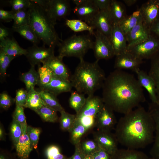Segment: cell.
<instances>
[{
	"instance_id": "obj_33",
	"label": "cell",
	"mask_w": 159,
	"mask_h": 159,
	"mask_svg": "<svg viewBox=\"0 0 159 159\" xmlns=\"http://www.w3.org/2000/svg\"><path fill=\"white\" fill-rule=\"evenodd\" d=\"M148 74L155 83L159 103V52L151 59L150 67Z\"/></svg>"
},
{
	"instance_id": "obj_51",
	"label": "cell",
	"mask_w": 159,
	"mask_h": 159,
	"mask_svg": "<svg viewBox=\"0 0 159 159\" xmlns=\"http://www.w3.org/2000/svg\"><path fill=\"white\" fill-rule=\"evenodd\" d=\"M11 29L7 28L1 23L0 25V42L6 39L11 37Z\"/></svg>"
},
{
	"instance_id": "obj_42",
	"label": "cell",
	"mask_w": 159,
	"mask_h": 159,
	"mask_svg": "<svg viewBox=\"0 0 159 159\" xmlns=\"http://www.w3.org/2000/svg\"><path fill=\"white\" fill-rule=\"evenodd\" d=\"M15 58L6 54L0 50V74L2 77H4L6 76L7 68Z\"/></svg>"
},
{
	"instance_id": "obj_14",
	"label": "cell",
	"mask_w": 159,
	"mask_h": 159,
	"mask_svg": "<svg viewBox=\"0 0 159 159\" xmlns=\"http://www.w3.org/2000/svg\"><path fill=\"white\" fill-rule=\"evenodd\" d=\"M139 9L143 23L149 29L159 16V0H148L143 4Z\"/></svg>"
},
{
	"instance_id": "obj_34",
	"label": "cell",
	"mask_w": 159,
	"mask_h": 159,
	"mask_svg": "<svg viewBox=\"0 0 159 159\" xmlns=\"http://www.w3.org/2000/svg\"><path fill=\"white\" fill-rule=\"evenodd\" d=\"M38 92L47 105L60 112L64 110L56 96L54 94L47 90L42 89Z\"/></svg>"
},
{
	"instance_id": "obj_15",
	"label": "cell",
	"mask_w": 159,
	"mask_h": 159,
	"mask_svg": "<svg viewBox=\"0 0 159 159\" xmlns=\"http://www.w3.org/2000/svg\"><path fill=\"white\" fill-rule=\"evenodd\" d=\"M90 25L110 40L113 24L110 16L109 9L100 11Z\"/></svg>"
},
{
	"instance_id": "obj_40",
	"label": "cell",
	"mask_w": 159,
	"mask_h": 159,
	"mask_svg": "<svg viewBox=\"0 0 159 159\" xmlns=\"http://www.w3.org/2000/svg\"><path fill=\"white\" fill-rule=\"evenodd\" d=\"M80 147L81 150L85 155H92L101 148L94 139L81 142Z\"/></svg>"
},
{
	"instance_id": "obj_55",
	"label": "cell",
	"mask_w": 159,
	"mask_h": 159,
	"mask_svg": "<svg viewBox=\"0 0 159 159\" xmlns=\"http://www.w3.org/2000/svg\"><path fill=\"white\" fill-rule=\"evenodd\" d=\"M125 4L128 6H131L135 4L137 1V0H123Z\"/></svg>"
},
{
	"instance_id": "obj_10",
	"label": "cell",
	"mask_w": 159,
	"mask_h": 159,
	"mask_svg": "<svg viewBox=\"0 0 159 159\" xmlns=\"http://www.w3.org/2000/svg\"><path fill=\"white\" fill-rule=\"evenodd\" d=\"M75 5L74 13L81 20L89 25L100 11L92 0H73Z\"/></svg>"
},
{
	"instance_id": "obj_47",
	"label": "cell",
	"mask_w": 159,
	"mask_h": 159,
	"mask_svg": "<svg viewBox=\"0 0 159 159\" xmlns=\"http://www.w3.org/2000/svg\"><path fill=\"white\" fill-rule=\"evenodd\" d=\"M15 102V99L12 98L7 93L3 92L0 95V106L1 107L7 110Z\"/></svg>"
},
{
	"instance_id": "obj_17",
	"label": "cell",
	"mask_w": 159,
	"mask_h": 159,
	"mask_svg": "<svg viewBox=\"0 0 159 159\" xmlns=\"http://www.w3.org/2000/svg\"><path fill=\"white\" fill-rule=\"evenodd\" d=\"M148 111L155 123V132L153 144L150 151L151 158L159 159V104L151 102Z\"/></svg>"
},
{
	"instance_id": "obj_57",
	"label": "cell",
	"mask_w": 159,
	"mask_h": 159,
	"mask_svg": "<svg viewBox=\"0 0 159 159\" xmlns=\"http://www.w3.org/2000/svg\"><path fill=\"white\" fill-rule=\"evenodd\" d=\"M0 159H10L6 155L1 154L0 155Z\"/></svg>"
},
{
	"instance_id": "obj_37",
	"label": "cell",
	"mask_w": 159,
	"mask_h": 159,
	"mask_svg": "<svg viewBox=\"0 0 159 159\" xmlns=\"http://www.w3.org/2000/svg\"><path fill=\"white\" fill-rule=\"evenodd\" d=\"M13 20L14 23L12 27L17 28L28 24L29 22V9L14 12Z\"/></svg>"
},
{
	"instance_id": "obj_50",
	"label": "cell",
	"mask_w": 159,
	"mask_h": 159,
	"mask_svg": "<svg viewBox=\"0 0 159 159\" xmlns=\"http://www.w3.org/2000/svg\"><path fill=\"white\" fill-rule=\"evenodd\" d=\"M112 0H92L93 2L100 11L108 10Z\"/></svg>"
},
{
	"instance_id": "obj_45",
	"label": "cell",
	"mask_w": 159,
	"mask_h": 159,
	"mask_svg": "<svg viewBox=\"0 0 159 159\" xmlns=\"http://www.w3.org/2000/svg\"><path fill=\"white\" fill-rule=\"evenodd\" d=\"M47 159H63L65 157L62 154L59 148L56 145L49 146L45 151Z\"/></svg>"
},
{
	"instance_id": "obj_19",
	"label": "cell",
	"mask_w": 159,
	"mask_h": 159,
	"mask_svg": "<svg viewBox=\"0 0 159 159\" xmlns=\"http://www.w3.org/2000/svg\"><path fill=\"white\" fill-rule=\"evenodd\" d=\"M150 35V29L145 26L142 21L126 34L127 47L144 41Z\"/></svg>"
},
{
	"instance_id": "obj_5",
	"label": "cell",
	"mask_w": 159,
	"mask_h": 159,
	"mask_svg": "<svg viewBox=\"0 0 159 159\" xmlns=\"http://www.w3.org/2000/svg\"><path fill=\"white\" fill-rule=\"evenodd\" d=\"M93 42L88 35H74L60 43L58 56L62 59L64 57L84 59L87 51L92 49Z\"/></svg>"
},
{
	"instance_id": "obj_52",
	"label": "cell",
	"mask_w": 159,
	"mask_h": 159,
	"mask_svg": "<svg viewBox=\"0 0 159 159\" xmlns=\"http://www.w3.org/2000/svg\"><path fill=\"white\" fill-rule=\"evenodd\" d=\"M92 155L94 159H111V155L102 148Z\"/></svg>"
},
{
	"instance_id": "obj_24",
	"label": "cell",
	"mask_w": 159,
	"mask_h": 159,
	"mask_svg": "<svg viewBox=\"0 0 159 159\" xmlns=\"http://www.w3.org/2000/svg\"><path fill=\"white\" fill-rule=\"evenodd\" d=\"M0 50L6 54L15 57L22 55L25 56L27 53V49L21 47L13 37L0 42Z\"/></svg>"
},
{
	"instance_id": "obj_56",
	"label": "cell",
	"mask_w": 159,
	"mask_h": 159,
	"mask_svg": "<svg viewBox=\"0 0 159 159\" xmlns=\"http://www.w3.org/2000/svg\"><path fill=\"white\" fill-rule=\"evenodd\" d=\"M4 137V132L1 126L0 127V139L1 140L3 139Z\"/></svg>"
},
{
	"instance_id": "obj_9",
	"label": "cell",
	"mask_w": 159,
	"mask_h": 159,
	"mask_svg": "<svg viewBox=\"0 0 159 159\" xmlns=\"http://www.w3.org/2000/svg\"><path fill=\"white\" fill-rule=\"evenodd\" d=\"M95 40L92 49L97 60L108 59L115 55L114 51L110 39L99 31H94Z\"/></svg>"
},
{
	"instance_id": "obj_60",
	"label": "cell",
	"mask_w": 159,
	"mask_h": 159,
	"mask_svg": "<svg viewBox=\"0 0 159 159\" xmlns=\"http://www.w3.org/2000/svg\"><path fill=\"white\" fill-rule=\"evenodd\" d=\"M63 159H69V158H65V157Z\"/></svg>"
},
{
	"instance_id": "obj_30",
	"label": "cell",
	"mask_w": 159,
	"mask_h": 159,
	"mask_svg": "<svg viewBox=\"0 0 159 159\" xmlns=\"http://www.w3.org/2000/svg\"><path fill=\"white\" fill-rule=\"evenodd\" d=\"M14 32L18 33L25 39L32 42L33 45H37L40 41L29 24L17 28H13Z\"/></svg>"
},
{
	"instance_id": "obj_2",
	"label": "cell",
	"mask_w": 159,
	"mask_h": 159,
	"mask_svg": "<svg viewBox=\"0 0 159 159\" xmlns=\"http://www.w3.org/2000/svg\"><path fill=\"white\" fill-rule=\"evenodd\" d=\"M154 120L148 110L139 105L119 120L115 135L118 143L127 148L138 150L153 143Z\"/></svg>"
},
{
	"instance_id": "obj_41",
	"label": "cell",
	"mask_w": 159,
	"mask_h": 159,
	"mask_svg": "<svg viewBox=\"0 0 159 159\" xmlns=\"http://www.w3.org/2000/svg\"><path fill=\"white\" fill-rule=\"evenodd\" d=\"M10 130L11 138L15 146L22 134V125L19 122L13 119L10 126Z\"/></svg>"
},
{
	"instance_id": "obj_13",
	"label": "cell",
	"mask_w": 159,
	"mask_h": 159,
	"mask_svg": "<svg viewBox=\"0 0 159 159\" xmlns=\"http://www.w3.org/2000/svg\"><path fill=\"white\" fill-rule=\"evenodd\" d=\"M93 138L100 147L110 155L118 148L117 139L111 131L98 130L93 134Z\"/></svg>"
},
{
	"instance_id": "obj_6",
	"label": "cell",
	"mask_w": 159,
	"mask_h": 159,
	"mask_svg": "<svg viewBox=\"0 0 159 159\" xmlns=\"http://www.w3.org/2000/svg\"><path fill=\"white\" fill-rule=\"evenodd\" d=\"M104 105L102 97L94 95L87 96L84 106L76 114V120L88 130L95 125L97 115Z\"/></svg>"
},
{
	"instance_id": "obj_27",
	"label": "cell",
	"mask_w": 159,
	"mask_h": 159,
	"mask_svg": "<svg viewBox=\"0 0 159 159\" xmlns=\"http://www.w3.org/2000/svg\"><path fill=\"white\" fill-rule=\"evenodd\" d=\"M142 21V16L139 9L134 11L130 15L127 16L118 25L126 34Z\"/></svg>"
},
{
	"instance_id": "obj_54",
	"label": "cell",
	"mask_w": 159,
	"mask_h": 159,
	"mask_svg": "<svg viewBox=\"0 0 159 159\" xmlns=\"http://www.w3.org/2000/svg\"><path fill=\"white\" fill-rule=\"evenodd\" d=\"M150 34L159 39V16L150 28Z\"/></svg>"
},
{
	"instance_id": "obj_4",
	"label": "cell",
	"mask_w": 159,
	"mask_h": 159,
	"mask_svg": "<svg viewBox=\"0 0 159 159\" xmlns=\"http://www.w3.org/2000/svg\"><path fill=\"white\" fill-rule=\"evenodd\" d=\"M31 1L29 24L44 45L54 48L58 47L62 40L55 28L57 22L52 18L45 9L33 0Z\"/></svg>"
},
{
	"instance_id": "obj_26",
	"label": "cell",
	"mask_w": 159,
	"mask_h": 159,
	"mask_svg": "<svg viewBox=\"0 0 159 159\" xmlns=\"http://www.w3.org/2000/svg\"><path fill=\"white\" fill-rule=\"evenodd\" d=\"M111 156V159H148V158L142 151L127 148L118 149Z\"/></svg>"
},
{
	"instance_id": "obj_22",
	"label": "cell",
	"mask_w": 159,
	"mask_h": 159,
	"mask_svg": "<svg viewBox=\"0 0 159 159\" xmlns=\"http://www.w3.org/2000/svg\"><path fill=\"white\" fill-rule=\"evenodd\" d=\"M135 72L137 74V79L140 85L148 92L151 102L159 104L155 85L151 77L146 72L140 69Z\"/></svg>"
},
{
	"instance_id": "obj_11",
	"label": "cell",
	"mask_w": 159,
	"mask_h": 159,
	"mask_svg": "<svg viewBox=\"0 0 159 159\" xmlns=\"http://www.w3.org/2000/svg\"><path fill=\"white\" fill-rule=\"evenodd\" d=\"M54 48L33 45L27 49L25 56L31 66L42 64L54 57Z\"/></svg>"
},
{
	"instance_id": "obj_38",
	"label": "cell",
	"mask_w": 159,
	"mask_h": 159,
	"mask_svg": "<svg viewBox=\"0 0 159 159\" xmlns=\"http://www.w3.org/2000/svg\"><path fill=\"white\" fill-rule=\"evenodd\" d=\"M60 113L59 122L60 128L64 131L69 132L75 122L76 115L69 114L65 110Z\"/></svg>"
},
{
	"instance_id": "obj_16",
	"label": "cell",
	"mask_w": 159,
	"mask_h": 159,
	"mask_svg": "<svg viewBox=\"0 0 159 159\" xmlns=\"http://www.w3.org/2000/svg\"><path fill=\"white\" fill-rule=\"evenodd\" d=\"M143 60L127 51L116 56L114 65L115 69H128L135 72L139 69Z\"/></svg>"
},
{
	"instance_id": "obj_1",
	"label": "cell",
	"mask_w": 159,
	"mask_h": 159,
	"mask_svg": "<svg viewBox=\"0 0 159 159\" xmlns=\"http://www.w3.org/2000/svg\"><path fill=\"white\" fill-rule=\"evenodd\" d=\"M102 89L104 103L114 112L125 114L144 102L142 87L130 73L115 69L105 78Z\"/></svg>"
},
{
	"instance_id": "obj_46",
	"label": "cell",
	"mask_w": 159,
	"mask_h": 159,
	"mask_svg": "<svg viewBox=\"0 0 159 159\" xmlns=\"http://www.w3.org/2000/svg\"><path fill=\"white\" fill-rule=\"evenodd\" d=\"M28 96V92L24 88L19 89L16 91L15 99L16 105L25 107Z\"/></svg>"
},
{
	"instance_id": "obj_32",
	"label": "cell",
	"mask_w": 159,
	"mask_h": 159,
	"mask_svg": "<svg viewBox=\"0 0 159 159\" xmlns=\"http://www.w3.org/2000/svg\"><path fill=\"white\" fill-rule=\"evenodd\" d=\"M88 130L85 126L76 120L73 126L69 132L70 142L74 145L80 143L82 137Z\"/></svg>"
},
{
	"instance_id": "obj_31",
	"label": "cell",
	"mask_w": 159,
	"mask_h": 159,
	"mask_svg": "<svg viewBox=\"0 0 159 159\" xmlns=\"http://www.w3.org/2000/svg\"><path fill=\"white\" fill-rule=\"evenodd\" d=\"M66 25L74 32L87 31L91 34L94 35V29L86 22L80 19H67Z\"/></svg>"
},
{
	"instance_id": "obj_29",
	"label": "cell",
	"mask_w": 159,
	"mask_h": 159,
	"mask_svg": "<svg viewBox=\"0 0 159 159\" xmlns=\"http://www.w3.org/2000/svg\"><path fill=\"white\" fill-rule=\"evenodd\" d=\"M46 105L38 91L32 89L28 92L27 99L25 108L34 111L44 105Z\"/></svg>"
},
{
	"instance_id": "obj_8",
	"label": "cell",
	"mask_w": 159,
	"mask_h": 159,
	"mask_svg": "<svg viewBox=\"0 0 159 159\" xmlns=\"http://www.w3.org/2000/svg\"><path fill=\"white\" fill-rule=\"evenodd\" d=\"M45 9L55 21L64 18L70 13L71 7L68 0H33Z\"/></svg>"
},
{
	"instance_id": "obj_21",
	"label": "cell",
	"mask_w": 159,
	"mask_h": 159,
	"mask_svg": "<svg viewBox=\"0 0 159 159\" xmlns=\"http://www.w3.org/2000/svg\"><path fill=\"white\" fill-rule=\"evenodd\" d=\"M39 87L41 89L47 90L56 96L70 92L73 87L70 81L54 76L49 82Z\"/></svg>"
},
{
	"instance_id": "obj_20",
	"label": "cell",
	"mask_w": 159,
	"mask_h": 159,
	"mask_svg": "<svg viewBox=\"0 0 159 159\" xmlns=\"http://www.w3.org/2000/svg\"><path fill=\"white\" fill-rule=\"evenodd\" d=\"M22 132L19 140L15 146L16 155L20 159H28L34 148L26 132V122L21 125Z\"/></svg>"
},
{
	"instance_id": "obj_7",
	"label": "cell",
	"mask_w": 159,
	"mask_h": 159,
	"mask_svg": "<svg viewBox=\"0 0 159 159\" xmlns=\"http://www.w3.org/2000/svg\"><path fill=\"white\" fill-rule=\"evenodd\" d=\"M127 51L142 60L151 59L159 52V39L151 34L144 41L127 47Z\"/></svg>"
},
{
	"instance_id": "obj_39",
	"label": "cell",
	"mask_w": 159,
	"mask_h": 159,
	"mask_svg": "<svg viewBox=\"0 0 159 159\" xmlns=\"http://www.w3.org/2000/svg\"><path fill=\"white\" fill-rule=\"evenodd\" d=\"M38 66V72L39 79L38 85L41 86L48 83L53 77L52 71L47 66L42 64Z\"/></svg>"
},
{
	"instance_id": "obj_44",
	"label": "cell",
	"mask_w": 159,
	"mask_h": 159,
	"mask_svg": "<svg viewBox=\"0 0 159 159\" xmlns=\"http://www.w3.org/2000/svg\"><path fill=\"white\" fill-rule=\"evenodd\" d=\"M8 2L14 12L29 9L31 5V0H11Z\"/></svg>"
},
{
	"instance_id": "obj_25",
	"label": "cell",
	"mask_w": 159,
	"mask_h": 159,
	"mask_svg": "<svg viewBox=\"0 0 159 159\" xmlns=\"http://www.w3.org/2000/svg\"><path fill=\"white\" fill-rule=\"evenodd\" d=\"M109 11L113 24L119 25L127 16L125 5L116 0H111Z\"/></svg>"
},
{
	"instance_id": "obj_59",
	"label": "cell",
	"mask_w": 159,
	"mask_h": 159,
	"mask_svg": "<svg viewBox=\"0 0 159 159\" xmlns=\"http://www.w3.org/2000/svg\"><path fill=\"white\" fill-rule=\"evenodd\" d=\"M148 159H154L152 158H148Z\"/></svg>"
},
{
	"instance_id": "obj_3",
	"label": "cell",
	"mask_w": 159,
	"mask_h": 159,
	"mask_svg": "<svg viewBox=\"0 0 159 159\" xmlns=\"http://www.w3.org/2000/svg\"><path fill=\"white\" fill-rule=\"evenodd\" d=\"M98 62L97 60L90 62L84 59H80L70 80L76 91L88 96L94 95L96 91L102 88L106 77Z\"/></svg>"
},
{
	"instance_id": "obj_28",
	"label": "cell",
	"mask_w": 159,
	"mask_h": 159,
	"mask_svg": "<svg viewBox=\"0 0 159 159\" xmlns=\"http://www.w3.org/2000/svg\"><path fill=\"white\" fill-rule=\"evenodd\" d=\"M20 79L24 84L28 92L34 89L35 86L38 85L39 79L38 72L36 70L35 66H31L28 71L22 73L21 75Z\"/></svg>"
},
{
	"instance_id": "obj_23",
	"label": "cell",
	"mask_w": 159,
	"mask_h": 159,
	"mask_svg": "<svg viewBox=\"0 0 159 159\" xmlns=\"http://www.w3.org/2000/svg\"><path fill=\"white\" fill-rule=\"evenodd\" d=\"M62 60L58 56H54L42 64L47 66L50 69L54 76L70 81L71 76L68 68Z\"/></svg>"
},
{
	"instance_id": "obj_49",
	"label": "cell",
	"mask_w": 159,
	"mask_h": 159,
	"mask_svg": "<svg viewBox=\"0 0 159 159\" xmlns=\"http://www.w3.org/2000/svg\"><path fill=\"white\" fill-rule=\"evenodd\" d=\"M14 12L12 11L0 9V20L1 21L9 22L13 20Z\"/></svg>"
},
{
	"instance_id": "obj_43",
	"label": "cell",
	"mask_w": 159,
	"mask_h": 159,
	"mask_svg": "<svg viewBox=\"0 0 159 159\" xmlns=\"http://www.w3.org/2000/svg\"><path fill=\"white\" fill-rule=\"evenodd\" d=\"M26 132L33 148H37L41 132L40 129L27 126Z\"/></svg>"
},
{
	"instance_id": "obj_58",
	"label": "cell",
	"mask_w": 159,
	"mask_h": 159,
	"mask_svg": "<svg viewBox=\"0 0 159 159\" xmlns=\"http://www.w3.org/2000/svg\"><path fill=\"white\" fill-rule=\"evenodd\" d=\"M84 159H94L92 155H89L85 156Z\"/></svg>"
},
{
	"instance_id": "obj_35",
	"label": "cell",
	"mask_w": 159,
	"mask_h": 159,
	"mask_svg": "<svg viewBox=\"0 0 159 159\" xmlns=\"http://www.w3.org/2000/svg\"><path fill=\"white\" fill-rule=\"evenodd\" d=\"M86 98L84 94L77 91L71 93L69 99L70 107L78 114L84 106Z\"/></svg>"
},
{
	"instance_id": "obj_12",
	"label": "cell",
	"mask_w": 159,
	"mask_h": 159,
	"mask_svg": "<svg viewBox=\"0 0 159 159\" xmlns=\"http://www.w3.org/2000/svg\"><path fill=\"white\" fill-rule=\"evenodd\" d=\"M114 111L104 105L97 115L95 125L98 130L111 131L117 123Z\"/></svg>"
},
{
	"instance_id": "obj_18",
	"label": "cell",
	"mask_w": 159,
	"mask_h": 159,
	"mask_svg": "<svg viewBox=\"0 0 159 159\" xmlns=\"http://www.w3.org/2000/svg\"><path fill=\"white\" fill-rule=\"evenodd\" d=\"M110 41L115 56L127 51V44L126 34L118 24H113Z\"/></svg>"
},
{
	"instance_id": "obj_53",
	"label": "cell",
	"mask_w": 159,
	"mask_h": 159,
	"mask_svg": "<svg viewBox=\"0 0 159 159\" xmlns=\"http://www.w3.org/2000/svg\"><path fill=\"white\" fill-rule=\"evenodd\" d=\"M74 154L69 159H84L85 155L83 153L80 147V143L75 145Z\"/></svg>"
},
{
	"instance_id": "obj_36",
	"label": "cell",
	"mask_w": 159,
	"mask_h": 159,
	"mask_svg": "<svg viewBox=\"0 0 159 159\" xmlns=\"http://www.w3.org/2000/svg\"><path fill=\"white\" fill-rule=\"evenodd\" d=\"M44 121L50 122H55L58 120L57 111L46 105L35 111Z\"/></svg>"
},
{
	"instance_id": "obj_48",
	"label": "cell",
	"mask_w": 159,
	"mask_h": 159,
	"mask_svg": "<svg viewBox=\"0 0 159 159\" xmlns=\"http://www.w3.org/2000/svg\"><path fill=\"white\" fill-rule=\"evenodd\" d=\"M13 118L19 122L21 125L26 122L23 107L16 105L13 114Z\"/></svg>"
}]
</instances>
